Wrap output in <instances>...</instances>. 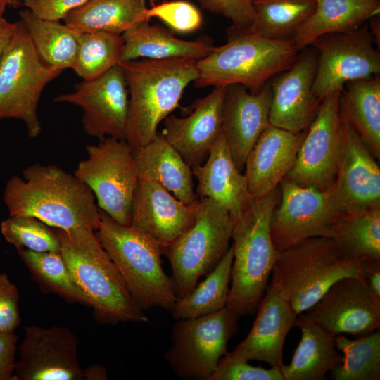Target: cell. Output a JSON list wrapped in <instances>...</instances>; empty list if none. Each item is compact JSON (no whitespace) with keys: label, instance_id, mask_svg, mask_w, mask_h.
<instances>
[{"label":"cell","instance_id":"obj_1","mask_svg":"<svg viewBox=\"0 0 380 380\" xmlns=\"http://www.w3.org/2000/svg\"><path fill=\"white\" fill-rule=\"evenodd\" d=\"M3 199L9 215L32 216L53 228L96 231L100 220L91 190L54 165L35 163L23 170V177L12 176Z\"/></svg>","mask_w":380,"mask_h":380},{"label":"cell","instance_id":"obj_2","mask_svg":"<svg viewBox=\"0 0 380 380\" xmlns=\"http://www.w3.org/2000/svg\"><path fill=\"white\" fill-rule=\"evenodd\" d=\"M53 229L73 281L101 321L109 324L149 322L93 229Z\"/></svg>","mask_w":380,"mask_h":380},{"label":"cell","instance_id":"obj_3","mask_svg":"<svg viewBox=\"0 0 380 380\" xmlns=\"http://www.w3.org/2000/svg\"><path fill=\"white\" fill-rule=\"evenodd\" d=\"M118 64L129 93L125 139L136 148L151 141L160 122L179 106L184 91L197 79L196 61L137 59Z\"/></svg>","mask_w":380,"mask_h":380},{"label":"cell","instance_id":"obj_4","mask_svg":"<svg viewBox=\"0 0 380 380\" xmlns=\"http://www.w3.org/2000/svg\"><path fill=\"white\" fill-rule=\"evenodd\" d=\"M362 262L330 237H311L279 253L269 285L298 315L313 306L338 280L362 275Z\"/></svg>","mask_w":380,"mask_h":380},{"label":"cell","instance_id":"obj_5","mask_svg":"<svg viewBox=\"0 0 380 380\" xmlns=\"http://www.w3.org/2000/svg\"><path fill=\"white\" fill-rule=\"evenodd\" d=\"M279 197L277 187L255 200L234 226L231 286L226 307L240 317L256 312L269 284L279 254L271 238L270 224Z\"/></svg>","mask_w":380,"mask_h":380},{"label":"cell","instance_id":"obj_6","mask_svg":"<svg viewBox=\"0 0 380 380\" xmlns=\"http://www.w3.org/2000/svg\"><path fill=\"white\" fill-rule=\"evenodd\" d=\"M229 40L196 61V87L239 84L257 91L290 67L300 50L291 39H272L229 28Z\"/></svg>","mask_w":380,"mask_h":380},{"label":"cell","instance_id":"obj_7","mask_svg":"<svg viewBox=\"0 0 380 380\" xmlns=\"http://www.w3.org/2000/svg\"><path fill=\"white\" fill-rule=\"evenodd\" d=\"M96 235L141 308L170 310L177 297L163 270L162 246L129 226L119 224L99 209Z\"/></svg>","mask_w":380,"mask_h":380},{"label":"cell","instance_id":"obj_8","mask_svg":"<svg viewBox=\"0 0 380 380\" xmlns=\"http://www.w3.org/2000/svg\"><path fill=\"white\" fill-rule=\"evenodd\" d=\"M235 222L220 203L199 198L192 225L169 244L162 254L170 261L177 298L189 293L198 279L208 274L230 248Z\"/></svg>","mask_w":380,"mask_h":380},{"label":"cell","instance_id":"obj_9","mask_svg":"<svg viewBox=\"0 0 380 380\" xmlns=\"http://www.w3.org/2000/svg\"><path fill=\"white\" fill-rule=\"evenodd\" d=\"M62 70L45 61L37 51L22 21H18L0 62V120L24 122L30 137L42 131L38 103L45 87Z\"/></svg>","mask_w":380,"mask_h":380},{"label":"cell","instance_id":"obj_10","mask_svg":"<svg viewBox=\"0 0 380 380\" xmlns=\"http://www.w3.org/2000/svg\"><path fill=\"white\" fill-rule=\"evenodd\" d=\"M75 176L93 192L98 208L120 224L129 226L139 177L132 146L124 139L107 137L85 147Z\"/></svg>","mask_w":380,"mask_h":380},{"label":"cell","instance_id":"obj_11","mask_svg":"<svg viewBox=\"0 0 380 380\" xmlns=\"http://www.w3.org/2000/svg\"><path fill=\"white\" fill-rule=\"evenodd\" d=\"M240 317L224 307L200 317L177 319L164 359L181 379L209 380L228 353L227 343L237 333Z\"/></svg>","mask_w":380,"mask_h":380},{"label":"cell","instance_id":"obj_12","mask_svg":"<svg viewBox=\"0 0 380 380\" xmlns=\"http://www.w3.org/2000/svg\"><path fill=\"white\" fill-rule=\"evenodd\" d=\"M310 46L317 53L313 91L321 100L348 82L380 74V52L366 23L350 31L319 37Z\"/></svg>","mask_w":380,"mask_h":380},{"label":"cell","instance_id":"obj_13","mask_svg":"<svg viewBox=\"0 0 380 380\" xmlns=\"http://www.w3.org/2000/svg\"><path fill=\"white\" fill-rule=\"evenodd\" d=\"M340 91H334L322 100L316 118L305 130L294 164L284 179L321 191L333 186L343 148V130L338 113Z\"/></svg>","mask_w":380,"mask_h":380},{"label":"cell","instance_id":"obj_14","mask_svg":"<svg viewBox=\"0 0 380 380\" xmlns=\"http://www.w3.org/2000/svg\"><path fill=\"white\" fill-rule=\"evenodd\" d=\"M279 184L280 197L270 224L276 251L279 253L305 239L328 237L330 228L343 215L335 208L331 187L321 191L284 178Z\"/></svg>","mask_w":380,"mask_h":380},{"label":"cell","instance_id":"obj_15","mask_svg":"<svg viewBox=\"0 0 380 380\" xmlns=\"http://www.w3.org/2000/svg\"><path fill=\"white\" fill-rule=\"evenodd\" d=\"M83 110L82 125L84 132L99 141L107 137L125 139L129 110V93L122 68L118 63L103 75L82 80L71 93L54 99Z\"/></svg>","mask_w":380,"mask_h":380},{"label":"cell","instance_id":"obj_16","mask_svg":"<svg viewBox=\"0 0 380 380\" xmlns=\"http://www.w3.org/2000/svg\"><path fill=\"white\" fill-rule=\"evenodd\" d=\"M305 312L310 320L334 336L348 334L359 337L380 327V299L362 275L338 280Z\"/></svg>","mask_w":380,"mask_h":380},{"label":"cell","instance_id":"obj_17","mask_svg":"<svg viewBox=\"0 0 380 380\" xmlns=\"http://www.w3.org/2000/svg\"><path fill=\"white\" fill-rule=\"evenodd\" d=\"M78 340L68 328L30 325L19 346L14 380H83Z\"/></svg>","mask_w":380,"mask_h":380},{"label":"cell","instance_id":"obj_18","mask_svg":"<svg viewBox=\"0 0 380 380\" xmlns=\"http://www.w3.org/2000/svg\"><path fill=\"white\" fill-rule=\"evenodd\" d=\"M317 53L309 46L300 50L292 65L272 78L270 124L293 133L307 129L322 100L314 93Z\"/></svg>","mask_w":380,"mask_h":380},{"label":"cell","instance_id":"obj_19","mask_svg":"<svg viewBox=\"0 0 380 380\" xmlns=\"http://www.w3.org/2000/svg\"><path fill=\"white\" fill-rule=\"evenodd\" d=\"M342 125L343 148L331 186L335 208L341 214L380 208L379 166L355 131Z\"/></svg>","mask_w":380,"mask_h":380},{"label":"cell","instance_id":"obj_20","mask_svg":"<svg viewBox=\"0 0 380 380\" xmlns=\"http://www.w3.org/2000/svg\"><path fill=\"white\" fill-rule=\"evenodd\" d=\"M270 81L257 91L235 84L227 87L222 131L232 160L242 172L248 153L270 124Z\"/></svg>","mask_w":380,"mask_h":380},{"label":"cell","instance_id":"obj_21","mask_svg":"<svg viewBox=\"0 0 380 380\" xmlns=\"http://www.w3.org/2000/svg\"><path fill=\"white\" fill-rule=\"evenodd\" d=\"M198 202L185 204L160 184L138 180L129 227L166 246L192 225Z\"/></svg>","mask_w":380,"mask_h":380},{"label":"cell","instance_id":"obj_22","mask_svg":"<svg viewBox=\"0 0 380 380\" xmlns=\"http://www.w3.org/2000/svg\"><path fill=\"white\" fill-rule=\"evenodd\" d=\"M246 336L225 357L234 360L265 362L281 369L283 349L289 331L296 327L298 315L269 284Z\"/></svg>","mask_w":380,"mask_h":380},{"label":"cell","instance_id":"obj_23","mask_svg":"<svg viewBox=\"0 0 380 380\" xmlns=\"http://www.w3.org/2000/svg\"><path fill=\"white\" fill-rule=\"evenodd\" d=\"M227 87H217L193 105L191 113L164 120L165 139L192 167L201 165L222 132V110Z\"/></svg>","mask_w":380,"mask_h":380},{"label":"cell","instance_id":"obj_24","mask_svg":"<svg viewBox=\"0 0 380 380\" xmlns=\"http://www.w3.org/2000/svg\"><path fill=\"white\" fill-rule=\"evenodd\" d=\"M305 130L293 133L269 124L260 134L244 168L253 201L275 189L291 169Z\"/></svg>","mask_w":380,"mask_h":380},{"label":"cell","instance_id":"obj_25","mask_svg":"<svg viewBox=\"0 0 380 380\" xmlns=\"http://www.w3.org/2000/svg\"><path fill=\"white\" fill-rule=\"evenodd\" d=\"M191 168L198 181V196L222 205L234 222L242 217L254 201L245 174L232 160L223 131L212 146L205 163Z\"/></svg>","mask_w":380,"mask_h":380},{"label":"cell","instance_id":"obj_26","mask_svg":"<svg viewBox=\"0 0 380 380\" xmlns=\"http://www.w3.org/2000/svg\"><path fill=\"white\" fill-rule=\"evenodd\" d=\"M133 149L139 180L160 184L185 204L198 202L191 167L162 134Z\"/></svg>","mask_w":380,"mask_h":380},{"label":"cell","instance_id":"obj_27","mask_svg":"<svg viewBox=\"0 0 380 380\" xmlns=\"http://www.w3.org/2000/svg\"><path fill=\"white\" fill-rule=\"evenodd\" d=\"M123 49L120 61L137 59L198 61L215 47L212 42L199 39H179L158 25L144 23L122 34Z\"/></svg>","mask_w":380,"mask_h":380},{"label":"cell","instance_id":"obj_28","mask_svg":"<svg viewBox=\"0 0 380 380\" xmlns=\"http://www.w3.org/2000/svg\"><path fill=\"white\" fill-rule=\"evenodd\" d=\"M341 120L358 134L375 159L380 158V76L347 82L340 91Z\"/></svg>","mask_w":380,"mask_h":380},{"label":"cell","instance_id":"obj_29","mask_svg":"<svg viewBox=\"0 0 380 380\" xmlns=\"http://www.w3.org/2000/svg\"><path fill=\"white\" fill-rule=\"evenodd\" d=\"M315 1L314 12L291 38L300 51L319 37L357 29L380 13L379 0Z\"/></svg>","mask_w":380,"mask_h":380},{"label":"cell","instance_id":"obj_30","mask_svg":"<svg viewBox=\"0 0 380 380\" xmlns=\"http://www.w3.org/2000/svg\"><path fill=\"white\" fill-rule=\"evenodd\" d=\"M296 327L301 338L291 362L281 369L284 380H326L327 373L340 365L334 337L304 314L298 315Z\"/></svg>","mask_w":380,"mask_h":380},{"label":"cell","instance_id":"obj_31","mask_svg":"<svg viewBox=\"0 0 380 380\" xmlns=\"http://www.w3.org/2000/svg\"><path fill=\"white\" fill-rule=\"evenodd\" d=\"M146 0H87L70 11L64 23L78 32L103 31L122 34L149 22Z\"/></svg>","mask_w":380,"mask_h":380},{"label":"cell","instance_id":"obj_32","mask_svg":"<svg viewBox=\"0 0 380 380\" xmlns=\"http://www.w3.org/2000/svg\"><path fill=\"white\" fill-rule=\"evenodd\" d=\"M40 56L49 65L62 70L73 66L78 46V31L60 21L43 20L30 10L19 12Z\"/></svg>","mask_w":380,"mask_h":380},{"label":"cell","instance_id":"obj_33","mask_svg":"<svg viewBox=\"0 0 380 380\" xmlns=\"http://www.w3.org/2000/svg\"><path fill=\"white\" fill-rule=\"evenodd\" d=\"M253 4L252 23L246 30L237 31L272 39H291L297 29L314 12L316 1L255 0Z\"/></svg>","mask_w":380,"mask_h":380},{"label":"cell","instance_id":"obj_34","mask_svg":"<svg viewBox=\"0 0 380 380\" xmlns=\"http://www.w3.org/2000/svg\"><path fill=\"white\" fill-rule=\"evenodd\" d=\"M233 247L205 279L182 298H177L170 312L175 319L200 317L226 307L231 282Z\"/></svg>","mask_w":380,"mask_h":380},{"label":"cell","instance_id":"obj_35","mask_svg":"<svg viewBox=\"0 0 380 380\" xmlns=\"http://www.w3.org/2000/svg\"><path fill=\"white\" fill-rule=\"evenodd\" d=\"M328 237L353 258L380 260V208L341 215Z\"/></svg>","mask_w":380,"mask_h":380},{"label":"cell","instance_id":"obj_36","mask_svg":"<svg viewBox=\"0 0 380 380\" xmlns=\"http://www.w3.org/2000/svg\"><path fill=\"white\" fill-rule=\"evenodd\" d=\"M338 350L343 353L340 365L330 372L334 380L380 379V331L379 329L350 339L343 334L334 337Z\"/></svg>","mask_w":380,"mask_h":380},{"label":"cell","instance_id":"obj_37","mask_svg":"<svg viewBox=\"0 0 380 380\" xmlns=\"http://www.w3.org/2000/svg\"><path fill=\"white\" fill-rule=\"evenodd\" d=\"M78 46L72 69L84 80L96 78L120 61L122 34L103 32H78Z\"/></svg>","mask_w":380,"mask_h":380},{"label":"cell","instance_id":"obj_38","mask_svg":"<svg viewBox=\"0 0 380 380\" xmlns=\"http://www.w3.org/2000/svg\"><path fill=\"white\" fill-rule=\"evenodd\" d=\"M18 251L30 271L49 287L67 298L88 305L60 252H37L25 248Z\"/></svg>","mask_w":380,"mask_h":380},{"label":"cell","instance_id":"obj_39","mask_svg":"<svg viewBox=\"0 0 380 380\" xmlns=\"http://www.w3.org/2000/svg\"><path fill=\"white\" fill-rule=\"evenodd\" d=\"M1 232L17 249L60 252V243L53 229L34 217L9 215L2 221Z\"/></svg>","mask_w":380,"mask_h":380},{"label":"cell","instance_id":"obj_40","mask_svg":"<svg viewBox=\"0 0 380 380\" xmlns=\"http://www.w3.org/2000/svg\"><path fill=\"white\" fill-rule=\"evenodd\" d=\"M146 14L148 20L158 18L179 33L194 32L201 27L203 22L199 10L191 3L183 0L164 2L147 8Z\"/></svg>","mask_w":380,"mask_h":380},{"label":"cell","instance_id":"obj_41","mask_svg":"<svg viewBox=\"0 0 380 380\" xmlns=\"http://www.w3.org/2000/svg\"><path fill=\"white\" fill-rule=\"evenodd\" d=\"M209 380H284L280 368L254 367L247 361L223 356Z\"/></svg>","mask_w":380,"mask_h":380},{"label":"cell","instance_id":"obj_42","mask_svg":"<svg viewBox=\"0 0 380 380\" xmlns=\"http://www.w3.org/2000/svg\"><path fill=\"white\" fill-rule=\"evenodd\" d=\"M206 10L222 15L231 20L232 28L244 30L252 23L255 15L253 0H198Z\"/></svg>","mask_w":380,"mask_h":380},{"label":"cell","instance_id":"obj_43","mask_svg":"<svg viewBox=\"0 0 380 380\" xmlns=\"http://www.w3.org/2000/svg\"><path fill=\"white\" fill-rule=\"evenodd\" d=\"M18 303L17 287L6 274H0V333H13L20 325Z\"/></svg>","mask_w":380,"mask_h":380},{"label":"cell","instance_id":"obj_44","mask_svg":"<svg viewBox=\"0 0 380 380\" xmlns=\"http://www.w3.org/2000/svg\"><path fill=\"white\" fill-rule=\"evenodd\" d=\"M87 0H21V6L30 10L38 18L60 21L72 10Z\"/></svg>","mask_w":380,"mask_h":380},{"label":"cell","instance_id":"obj_45","mask_svg":"<svg viewBox=\"0 0 380 380\" xmlns=\"http://www.w3.org/2000/svg\"><path fill=\"white\" fill-rule=\"evenodd\" d=\"M17 336L0 333V380H14Z\"/></svg>","mask_w":380,"mask_h":380},{"label":"cell","instance_id":"obj_46","mask_svg":"<svg viewBox=\"0 0 380 380\" xmlns=\"http://www.w3.org/2000/svg\"><path fill=\"white\" fill-rule=\"evenodd\" d=\"M361 267L369 290L380 299V260H364Z\"/></svg>","mask_w":380,"mask_h":380},{"label":"cell","instance_id":"obj_47","mask_svg":"<svg viewBox=\"0 0 380 380\" xmlns=\"http://www.w3.org/2000/svg\"><path fill=\"white\" fill-rule=\"evenodd\" d=\"M16 25L17 22H9L4 17L0 18V62L4 51L8 44Z\"/></svg>","mask_w":380,"mask_h":380},{"label":"cell","instance_id":"obj_48","mask_svg":"<svg viewBox=\"0 0 380 380\" xmlns=\"http://www.w3.org/2000/svg\"><path fill=\"white\" fill-rule=\"evenodd\" d=\"M84 378L87 380H106L108 379L105 367L94 365L84 370Z\"/></svg>","mask_w":380,"mask_h":380},{"label":"cell","instance_id":"obj_49","mask_svg":"<svg viewBox=\"0 0 380 380\" xmlns=\"http://www.w3.org/2000/svg\"><path fill=\"white\" fill-rule=\"evenodd\" d=\"M368 27L369 32L376 46H380V17L377 15L369 20Z\"/></svg>","mask_w":380,"mask_h":380},{"label":"cell","instance_id":"obj_50","mask_svg":"<svg viewBox=\"0 0 380 380\" xmlns=\"http://www.w3.org/2000/svg\"><path fill=\"white\" fill-rule=\"evenodd\" d=\"M8 5H10V0H0V18L4 17V13Z\"/></svg>","mask_w":380,"mask_h":380},{"label":"cell","instance_id":"obj_51","mask_svg":"<svg viewBox=\"0 0 380 380\" xmlns=\"http://www.w3.org/2000/svg\"><path fill=\"white\" fill-rule=\"evenodd\" d=\"M10 5L13 7L21 6V0H10Z\"/></svg>","mask_w":380,"mask_h":380},{"label":"cell","instance_id":"obj_52","mask_svg":"<svg viewBox=\"0 0 380 380\" xmlns=\"http://www.w3.org/2000/svg\"><path fill=\"white\" fill-rule=\"evenodd\" d=\"M152 4H153V2L158 1V0H149Z\"/></svg>","mask_w":380,"mask_h":380},{"label":"cell","instance_id":"obj_53","mask_svg":"<svg viewBox=\"0 0 380 380\" xmlns=\"http://www.w3.org/2000/svg\"><path fill=\"white\" fill-rule=\"evenodd\" d=\"M253 1H255V0H253Z\"/></svg>","mask_w":380,"mask_h":380}]
</instances>
